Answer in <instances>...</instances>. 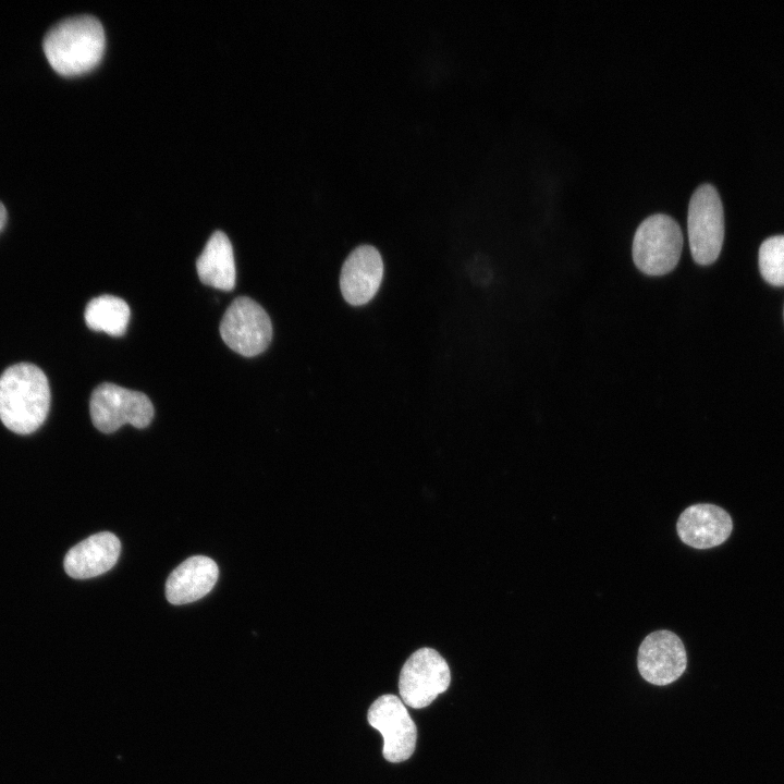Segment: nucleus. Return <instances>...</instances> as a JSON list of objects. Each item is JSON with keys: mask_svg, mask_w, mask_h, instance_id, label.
Returning <instances> with one entry per match:
<instances>
[{"mask_svg": "<svg viewBox=\"0 0 784 784\" xmlns=\"http://www.w3.org/2000/svg\"><path fill=\"white\" fill-rule=\"evenodd\" d=\"M50 407L46 375L37 366L20 363L0 376V419L11 431L28 434L45 421Z\"/></svg>", "mask_w": 784, "mask_h": 784, "instance_id": "f257e3e1", "label": "nucleus"}, {"mask_svg": "<svg viewBox=\"0 0 784 784\" xmlns=\"http://www.w3.org/2000/svg\"><path fill=\"white\" fill-rule=\"evenodd\" d=\"M100 21L88 14L66 17L53 25L42 42L45 56L59 74L72 76L91 70L105 50Z\"/></svg>", "mask_w": 784, "mask_h": 784, "instance_id": "f03ea898", "label": "nucleus"}, {"mask_svg": "<svg viewBox=\"0 0 784 784\" xmlns=\"http://www.w3.org/2000/svg\"><path fill=\"white\" fill-rule=\"evenodd\" d=\"M682 248L678 223L665 213H656L646 218L635 232L633 260L642 273L659 277L676 267Z\"/></svg>", "mask_w": 784, "mask_h": 784, "instance_id": "7ed1b4c3", "label": "nucleus"}, {"mask_svg": "<svg viewBox=\"0 0 784 784\" xmlns=\"http://www.w3.org/2000/svg\"><path fill=\"white\" fill-rule=\"evenodd\" d=\"M687 232L690 252L699 265H710L720 255L724 240V215L715 187L702 184L691 195Z\"/></svg>", "mask_w": 784, "mask_h": 784, "instance_id": "20e7f679", "label": "nucleus"}, {"mask_svg": "<svg viewBox=\"0 0 784 784\" xmlns=\"http://www.w3.org/2000/svg\"><path fill=\"white\" fill-rule=\"evenodd\" d=\"M94 426L111 433L125 424L147 427L154 417V405L146 394L105 382L96 387L89 402Z\"/></svg>", "mask_w": 784, "mask_h": 784, "instance_id": "39448f33", "label": "nucleus"}, {"mask_svg": "<svg viewBox=\"0 0 784 784\" xmlns=\"http://www.w3.org/2000/svg\"><path fill=\"white\" fill-rule=\"evenodd\" d=\"M220 335L231 350L253 357L262 353L270 344L271 320L257 302L247 296H238L222 317Z\"/></svg>", "mask_w": 784, "mask_h": 784, "instance_id": "423d86ee", "label": "nucleus"}, {"mask_svg": "<svg viewBox=\"0 0 784 784\" xmlns=\"http://www.w3.org/2000/svg\"><path fill=\"white\" fill-rule=\"evenodd\" d=\"M450 682V667L443 657L432 648H420L401 670V700L414 709L425 708L448 689Z\"/></svg>", "mask_w": 784, "mask_h": 784, "instance_id": "0eeeda50", "label": "nucleus"}, {"mask_svg": "<svg viewBox=\"0 0 784 784\" xmlns=\"http://www.w3.org/2000/svg\"><path fill=\"white\" fill-rule=\"evenodd\" d=\"M367 719L383 737L382 754L385 760L397 763L413 755L417 727L399 697L388 694L377 698L368 710Z\"/></svg>", "mask_w": 784, "mask_h": 784, "instance_id": "6e6552de", "label": "nucleus"}, {"mask_svg": "<svg viewBox=\"0 0 784 784\" xmlns=\"http://www.w3.org/2000/svg\"><path fill=\"white\" fill-rule=\"evenodd\" d=\"M637 666L646 682L656 686L669 685L678 679L686 670V649L673 632L656 630L640 644Z\"/></svg>", "mask_w": 784, "mask_h": 784, "instance_id": "1a4fd4ad", "label": "nucleus"}, {"mask_svg": "<svg viewBox=\"0 0 784 784\" xmlns=\"http://www.w3.org/2000/svg\"><path fill=\"white\" fill-rule=\"evenodd\" d=\"M383 278V261L371 245L357 246L345 259L340 289L344 299L353 305L367 304L377 293Z\"/></svg>", "mask_w": 784, "mask_h": 784, "instance_id": "9d476101", "label": "nucleus"}, {"mask_svg": "<svg viewBox=\"0 0 784 784\" xmlns=\"http://www.w3.org/2000/svg\"><path fill=\"white\" fill-rule=\"evenodd\" d=\"M730 514L714 504H694L679 515L676 531L679 539L695 549H710L722 544L731 535Z\"/></svg>", "mask_w": 784, "mask_h": 784, "instance_id": "9b49d317", "label": "nucleus"}, {"mask_svg": "<svg viewBox=\"0 0 784 784\" xmlns=\"http://www.w3.org/2000/svg\"><path fill=\"white\" fill-rule=\"evenodd\" d=\"M121 543L109 531L95 534L71 548L64 558L66 574L76 579L91 578L111 569L120 555Z\"/></svg>", "mask_w": 784, "mask_h": 784, "instance_id": "f8f14e48", "label": "nucleus"}, {"mask_svg": "<svg viewBox=\"0 0 784 784\" xmlns=\"http://www.w3.org/2000/svg\"><path fill=\"white\" fill-rule=\"evenodd\" d=\"M219 575L216 562L204 555L191 556L169 575L166 597L172 604L194 602L211 591Z\"/></svg>", "mask_w": 784, "mask_h": 784, "instance_id": "ddd939ff", "label": "nucleus"}, {"mask_svg": "<svg viewBox=\"0 0 784 784\" xmlns=\"http://www.w3.org/2000/svg\"><path fill=\"white\" fill-rule=\"evenodd\" d=\"M199 280L209 286L231 291L235 286L236 270L232 244L222 231L207 241L196 261Z\"/></svg>", "mask_w": 784, "mask_h": 784, "instance_id": "4468645a", "label": "nucleus"}, {"mask_svg": "<svg viewBox=\"0 0 784 784\" xmlns=\"http://www.w3.org/2000/svg\"><path fill=\"white\" fill-rule=\"evenodd\" d=\"M84 317L89 329L122 336L126 332L131 310L124 299L113 295H100L87 304Z\"/></svg>", "mask_w": 784, "mask_h": 784, "instance_id": "2eb2a0df", "label": "nucleus"}, {"mask_svg": "<svg viewBox=\"0 0 784 784\" xmlns=\"http://www.w3.org/2000/svg\"><path fill=\"white\" fill-rule=\"evenodd\" d=\"M759 268L771 285H784V235L767 238L759 249Z\"/></svg>", "mask_w": 784, "mask_h": 784, "instance_id": "dca6fc26", "label": "nucleus"}, {"mask_svg": "<svg viewBox=\"0 0 784 784\" xmlns=\"http://www.w3.org/2000/svg\"><path fill=\"white\" fill-rule=\"evenodd\" d=\"M7 222V210L3 204L0 201V231L3 229Z\"/></svg>", "mask_w": 784, "mask_h": 784, "instance_id": "f3484780", "label": "nucleus"}]
</instances>
